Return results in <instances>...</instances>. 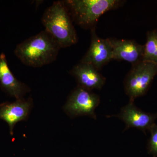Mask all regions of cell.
Here are the masks:
<instances>
[{"label":"cell","instance_id":"ba28073f","mask_svg":"<svg viewBox=\"0 0 157 157\" xmlns=\"http://www.w3.org/2000/svg\"><path fill=\"white\" fill-rule=\"evenodd\" d=\"M110 39L113 47V59L125 61L133 66L143 61L144 45L133 40Z\"/></svg>","mask_w":157,"mask_h":157},{"label":"cell","instance_id":"7a4b0ae2","mask_svg":"<svg viewBox=\"0 0 157 157\" xmlns=\"http://www.w3.org/2000/svg\"><path fill=\"white\" fill-rule=\"evenodd\" d=\"M45 30L50 34L60 48L76 44L77 35L64 2L57 1L45 10L42 17Z\"/></svg>","mask_w":157,"mask_h":157},{"label":"cell","instance_id":"8992f818","mask_svg":"<svg viewBox=\"0 0 157 157\" xmlns=\"http://www.w3.org/2000/svg\"><path fill=\"white\" fill-rule=\"evenodd\" d=\"M111 60L113 47L110 39L100 38L95 29H92L90 48L81 62L90 64L99 70Z\"/></svg>","mask_w":157,"mask_h":157},{"label":"cell","instance_id":"7c38bea8","mask_svg":"<svg viewBox=\"0 0 157 157\" xmlns=\"http://www.w3.org/2000/svg\"><path fill=\"white\" fill-rule=\"evenodd\" d=\"M143 61L157 64V30L149 31L144 45Z\"/></svg>","mask_w":157,"mask_h":157},{"label":"cell","instance_id":"30bf717a","mask_svg":"<svg viewBox=\"0 0 157 157\" xmlns=\"http://www.w3.org/2000/svg\"><path fill=\"white\" fill-rule=\"evenodd\" d=\"M31 100H17L13 103H6L0 106V119L9 124L10 133L13 135L14 126L18 122L25 120L31 109Z\"/></svg>","mask_w":157,"mask_h":157},{"label":"cell","instance_id":"9c48e42d","mask_svg":"<svg viewBox=\"0 0 157 157\" xmlns=\"http://www.w3.org/2000/svg\"><path fill=\"white\" fill-rule=\"evenodd\" d=\"M79 87L91 90L101 89L105 82V78L92 65L80 62L71 71Z\"/></svg>","mask_w":157,"mask_h":157},{"label":"cell","instance_id":"4fadbf2b","mask_svg":"<svg viewBox=\"0 0 157 157\" xmlns=\"http://www.w3.org/2000/svg\"><path fill=\"white\" fill-rule=\"evenodd\" d=\"M149 132L150 137L147 144V151L153 157H157V125L155 123L151 127Z\"/></svg>","mask_w":157,"mask_h":157},{"label":"cell","instance_id":"277c9868","mask_svg":"<svg viewBox=\"0 0 157 157\" xmlns=\"http://www.w3.org/2000/svg\"><path fill=\"white\" fill-rule=\"evenodd\" d=\"M157 75V64L142 61L133 65L124 82L126 93L130 102L145 95L155 76Z\"/></svg>","mask_w":157,"mask_h":157},{"label":"cell","instance_id":"8fae6325","mask_svg":"<svg viewBox=\"0 0 157 157\" xmlns=\"http://www.w3.org/2000/svg\"><path fill=\"white\" fill-rule=\"evenodd\" d=\"M0 83L3 89L17 100L21 99L29 90L27 86L17 80L12 74L4 53L0 55Z\"/></svg>","mask_w":157,"mask_h":157},{"label":"cell","instance_id":"5b68a950","mask_svg":"<svg viewBox=\"0 0 157 157\" xmlns=\"http://www.w3.org/2000/svg\"><path fill=\"white\" fill-rule=\"evenodd\" d=\"M100 103L99 96L78 86L70 95L65 109L72 117L89 116L96 119L95 110Z\"/></svg>","mask_w":157,"mask_h":157},{"label":"cell","instance_id":"3957f363","mask_svg":"<svg viewBox=\"0 0 157 157\" xmlns=\"http://www.w3.org/2000/svg\"><path fill=\"white\" fill-rule=\"evenodd\" d=\"M74 21L82 27L91 26L105 12L116 9L118 0H68L64 1Z\"/></svg>","mask_w":157,"mask_h":157},{"label":"cell","instance_id":"52a82bcc","mask_svg":"<svg viewBox=\"0 0 157 157\" xmlns=\"http://www.w3.org/2000/svg\"><path fill=\"white\" fill-rule=\"evenodd\" d=\"M118 117L124 122L125 130L131 128H136L145 133L155 124L157 113L144 112L136 107L134 102H130L121 108Z\"/></svg>","mask_w":157,"mask_h":157},{"label":"cell","instance_id":"6da1fadb","mask_svg":"<svg viewBox=\"0 0 157 157\" xmlns=\"http://www.w3.org/2000/svg\"><path fill=\"white\" fill-rule=\"evenodd\" d=\"M61 48L46 30L20 43L14 54L24 64L32 67H40L54 61Z\"/></svg>","mask_w":157,"mask_h":157}]
</instances>
